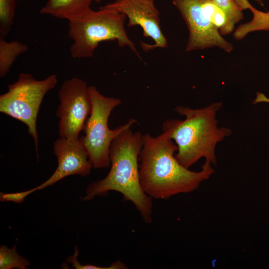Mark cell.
Listing matches in <instances>:
<instances>
[{
  "label": "cell",
  "mask_w": 269,
  "mask_h": 269,
  "mask_svg": "<svg viewBox=\"0 0 269 269\" xmlns=\"http://www.w3.org/2000/svg\"><path fill=\"white\" fill-rule=\"evenodd\" d=\"M143 144V134L133 133L131 128L123 131L112 141L109 151L111 168L103 179L90 183L84 201L106 195L110 191L121 193L139 212L145 223L152 220V198L143 191L139 180L138 157Z\"/></svg>",
  "instance_id": "obj_2"
},
{
  "label": "cell",
  "mask_w": 269,
  "mask_h": 269,
  "mask_svg": "<svg viewBox=\"0 0 269 269\" xmlns=\"http://www.w3.org/2000/svg\"><path fill=\"white\" fill-rule=\"evenodd\" d=\"M226 16V23L220 30L221 35H225L233 32L235 25L244 18L242 9L234 0H214Z\"/></svg>",
  "instance_id": "obj_13"
},
{
  "label": "cell",
  "mask_w": 269,
  "mask_h": 269,
  "mask_svg": "<svg viewBox=\"0 0 269 269\" xmlns=\"http://www.w3.org/2000/svg\"><path fill=\"white\" fill-rule=\"evenodd\" d=\"M57 83L55 74L37 80L31 74L22 73L19 74L16 81L7 86V91L0 96V112L27 126L34 141L37 158L38 136L36 120L39 109L44 96Z\"/></svg>",
  "instance_id": "obj_6"
},
{
  "label": "cell",
  "mask_w": 269,
  "mask_h": 269,
  "mask_svg": "<svg viewBox=\"0 0 269 269\" xmlns=\"http://www.w3.org/2000/svg\"><path fill=\"white\" fill-rule=\"evenodd\" d=\"M78 250L77 247H75V251L74 254L69 257L67 259V262L71 263L73 268L77 269H128L125 264L122 263L120 261H117L111 264V265L107 267H102L97 266L95 265L86 264L82 265L77 260L78 255Z\"/></svg>",
  "instance_id": "obj_16"
},
{
  "label": "cell",
  "mask_w": 269,
  "mask_h": 269,
  "mask_svg": "<svg viewBox=\"0 0 269 269\" xmlns=\"http://www.w3.org/2000/svg\"><path fill=\"white\" fill-rule=\"evenodd\" d=\"M126 16L117 11L100 7L91 8L69 21L68 35L73 40L70 53L75 58L91 57L101 42L117 41L120 47H128L137 53L134 43L130 39L124 23Z\"/></svg>",
  "instance_id": "obj_4"
},
{
  "label": "cell",
  "mask_w": 269,
  "mask_h": 269,
  "mask_svg": "<svg viewBox=\"0 0 269 269\" xmlns=\"http://www.w3.org/2000/svg\"><path fill=\"white\" fill-rule=\"evenodd\" d=\"M258 3L263 5V0H255Z\"/></svg>",
  "instance_id": "obj_20"
},
{
  "label": "cell",
  "mask_w": 269,
  "mask_h": 269,
  "mask_svg": "<svg viewBox=\"0 0 269 269\" xmlns=\"http://www.w3.org/2000/svg\"><path fill=\"white\" fill-rule=\"evenodd\" d=\"M176 143L163 132L155 137L143 134L138 161L139 180L143 192L151 198L167 200L197 189L214 173L212 163L206 160L199 171L182 166L174 153Z\"/></svg>",
  "instance_id": "obj_1"
},
{
  "label": "cell",
  "mask_w": 269,
  "mask_h": 269,
  "mask_svg": "<svg viewBox=\"0 0 269 269\" xmlns=\"http://www.w3.org/2000/svg\"><path fill=\"white\" fill-rule=\"evenodd\" d=\"M124 14L128 18V27L139 26L143 35L151 38L153 44L143 42L140 46L147 51L155 48H166L167 41L160 25L159 12L154 0H116L101 6Z\"/></svg>",
  "instance_id": "obj_9"
},
{
  "label": "cell",
  "mask_w": 269,
  "mask_h": 269,
  "mask_svg": "<svg viewBox=\"0 0 269 269\" xmlns=\"http://www.w3.org/2000/svg\"><path fill=\"white\" fill-rule=\"evenodd\" d=\"M53 148L58 161L55 171L43 183L28 190L29 194L51 186L65 177L76 174L85 177L90 173L93 165L82 136L75 139L60 137Z\"/></svg>",
  "instance_id": "obj_10"
},
{
  "label": "cell",
  "mask_w": 269,
  "mask_h": 269,
  "mask_svg": "<svg viewBox=\"0 0 269 269\" xmlns=\"http://www.w3.org/2000/svg\"><path fill=\"white\" fill-rule=\"evenodd\" d=\"M15 10V0H0V35L4 38L13 23Z\"/></svg>",
  "instance_id": "obj_15"
},
{
  "label": "cell",
  "mask_w": 269,
  "mask_h": 269,
  "mask_svg": "<svg viewBox=\"0 0 269 269\" xmlns=\"http://www.w3.org/2000/svg\"><path fill=\"white\" fill-rule=\"evenodd\" d=\"M236 4L242 9L246 10L249 9L251 11L253 10V7L248 0H234Z\"/></svg>",
  "instance_id": "obj_18"
},
{
  "label": "cell",
  "mask_w": 269,
  "mask_h": 269,
  "mask_svg": "<svg viewBox=\"0 0 269 269\" xmlns=\"http://www.w3.org/2000/svg\"><path fill=\"white\" fill-rule=\"evenodd\" d=\"M92 101V110L87 119L82 136L84 143L95 169L108 168L111 165L109 148L114 138L124 130L136 123L130 119L125 124L110 130L108 120L114 108L122 104V101L115 97H106L96 87L89 86Z\"/></svg>",
  "instance_id": "obj_7"
},
{
  "label": "cell",
  "mask_w": 269,
  "mask_h": 269,
  "mask_svg": "<svg viewBox=\"0 0 269 269\" xmlns=\"http://www.w3.org/2000/svg\"><path fill=\"white\" fill-rule=\"evenodd\" d=\"M262 102L269 103V98L267 97L263 93L258 92L257 93L256 98L253 103L256 104Z\"/></svg>",
  "instance_id": "obj_19"
},
{
  "label": "cell",
  "mask_w": 269,
  "mask_h": 269,
  "mask_svg": "<svg viewBox=\"0 0 269 269\" xmlns=\"http://www.w3.org/2000/svg\"><path fill=\"white\" fill-rule=\"evenodd\" d=\"M30 264V262L28 260L17 253L15 245L10 249L5 246H0V269H25Z\"/></svg>",
  "instance_id": "obj_14"
},
{
  "label": "cell",
  "mask_w": 269,
  "mask_h": 269,
  "mask_svg": "<svg viewBox=\"0 0 269 269\" xmlns=\"http://www.w3.org/2000/svg\"><path fill=\"white\" fill-rule=\"evenodd\" d=\"M222 106L221 102L201 109L178 106L175 111L184 120L168 119L163 123V132L174 140L178 147L175 157L184 167L189 168L202 157L216 163L217 144L232 133L229 128L218 127L217 113Z\"/></svg>",
  "instance_id": "obj_3"
},
{
  "label": "cell",
  "mask_w": 269,
  "mask_h": 269,
  "mask_svg": "<svg viewBox=\"0 0 269 269\" xmlns=\"http://www.w3.org/2000/svg\"><path fill=\"white\" fill-rule=\"evenodd\" d=\"M93 0H49L41 9V14L68 21L81 16L91 9Z\"/></svg>",
  "instance_id": "obj_11"
},
{
  "label": "cell",
  "mask_w": 269,
  "mask_h": 269,
  "mask_svg": "<svg viewBox=\"0 0 269 269\" xmlns=\"http://www.w3.org/2000/svg\"><path fill=\"white\" fill-rule=\"evenodd\" d=\"M102 0H93V1H94L95 2H97V3L100 2Z\"/></svg>",
  "instance_id": "obj_21"
},
{
  "label": "cell",
  "mask_w": 269,
  "mask_h": 269,
  "mask_svg": "<svg viewBox=\"0 0 269 269\" xmlns=\"http://www.w3.org/2000/svg\"><path fill=\"white\" fill-rule=\"evenodd\" d=\"M187 25L189 38L186 51L217 47L230 52L233 45L220 33L226 16L214 0H172Z\"/></svg>",
  "instance_id": "obj_5"
},
{
  "label": "cell",
  "mask_w": 269,
  "mask_h": 269,
  "mask_svg": "<svg viewBox=\"0 0 269 269\" xmlns=\"http://www.w3.org/2000/svg\"><path fill=\"white\" fill-rule=\"evenodd\" d=\"M27 50L28 46L22 42L0 37V77L6 75L16 58Z\"/></svg>",
  "instance_id": "obj_12"
},
{
  "label": "cell",
  "mask_w": 269,
  "mask_h": 269,
  "mask_svg": "<svg viewBox=\"0 0 269 269\" xmlns=\"http://www.w3.org/2000/svg\"><path fill=\"white\" fill-rule=\"evenodd\" d=\"M58 98L60 105L56 115L59 119V135L60 137L77 139L92 110L89 86L83 80L72 78L63 82Z\"/></svg>",
  "instance_id": "obj_8"
},
{
  "label": "cell",
  "mask_w": 269,
  "mask_h": 269,
  "mask_svg": "<svg viewBox=\"0 0 269 269\" xmlns=\"http://www.w3.org/2000/svg\"><path fill=\"white\" fill-rule=\"evenodd\" d=\"M28 195L27 190L11 193L0 192V199L1 201H12L15 203H21Z\"/></svg>",
  "instance_id": "obj_17"
}]
</instances>
